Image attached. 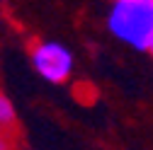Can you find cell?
Wrapping results in <instances>:
<instances>
[{"label": "cell", "mask_w": 153, "mask_h": 150, "mask_svg": "<svg viewBox=\"0 0 153 150\" xmlns=\"http://www.w3.org/2000/svg\"><path fill=\"white\" fill-rule=\"evenodd\" d=\"M148 51H151V53H153V44H151V46H148Z\"/></svg>", "instance_id": "5b68a950"}, {"label": "cell", "mask_w": 153, "mask_h": 150, "mask_svg": "<svg viewBox=\"0 0 153 150\" xmlns=\"http://www.w3.org/2000/svg\"><path fill=\"white\" fill-rule=\"evenodd\" d=\"M107 27L129 46L148 49L153 44V0H114Z\"/></svg>", "instance_id": "6da1fadb"}, {"label": "cell", "mask_w": 153, "mask_h": 150, "mask_svg": "<svg viewBox=\"0 0 153 150\" xmlns=\"http://www.w3.org/2000/svg\"><path fill=\"white\" fill-rule=\"evenodd\" d=\"M0 128L17 133V116H15V109L5 95H0Z\"/></svg>", "instance_id": "3957f363"}, {"label": "cell", "mask_w": 153, "mask_h": 150, "mask_svg": "<svg viewBox=\"0 0 153 150\" xmlns=\"http://www.w3.org/2000/svg\"><path fill=\"white\" fill-rule=\"evenodd\" d=\"M32 63L36 73L49 82H63L73 70V56L56 41H39L32 46Z\"/></svg>", "instance_id": "7a4b0ae2"}, {"label": "cell", "mask_w": 153, "mask_h": 150, "mask_svg": "<svg viewBox=\"0 0 153 150\" xmlns=\"http://www.w3.org/2000/svg\"><path fill=\"white\" fill-rule=\"evenodd\" d=\"M15 143H17V133L0 128V150H15Z\"/></svg>", "instance_id": "277c9868"}]
</instances>
